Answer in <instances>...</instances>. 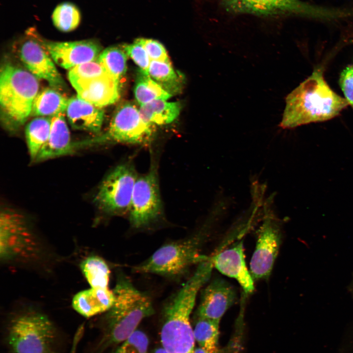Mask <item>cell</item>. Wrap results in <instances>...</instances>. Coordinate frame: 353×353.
<instances>
[{
    "mask_svg": "<svg viewBox=\"0 0 353 353\" xmlns=\"http://www.w3.org/2000/svg\"><path fill=\"white\" fill-rule=\"evenodd\" d=\"M349 105L345 99L328 85L322 69L316 68L286 97L279 126L283 129L293 128L326 121L338 116Z\"/></svg>",
    "mask_w": 353,
    "mask_h": 353,
    "instance_id": "1",
    "label": "cell"
},
{
    "mask_svg": "<svg viewBox=\"0 0 353 353\" xmlns=\"http://www.w3.org/2000/svg\"><path fill=\"white\" fill-rule=\"evenodd\" d=\"M213 268L211 257L199 263L192 276L165 306L160 339L162 347L170 353H187L194 350L190 316L198 292L209 279Z\"/></svg>",
    "mask_w": 353,
    "mask_h": 353,
    "instance_id": "2",
    "label": "cell"
},
{
    "mask_svg": "<svg viewBox=\"0 0 353 353\" xmlns=\"http://www.w3.org/2000/svg\"><path fill=\"white\" fill-rule=\"evenodd\" d=\"M39 88L37 78L29 71L10 63L1 67L0 104L2 122L8 130H17L30 116Z\"/></svg>",
    "mask_w": 353,
    "mask_h": 353,
    "instance_id": "3",
    "label": "cell"
},
{
    "mask_svg": "<svg viewBox=\"0 0 353 353\" xmlns=\"http://www.w3.org/2000/svg\"><path fill=\"white\" fill-rule=\"evenodd\" d=\"M113 292L114 301L107 311V318L110 341L118 344L136 330L144 318L153 314L154 309L150 298L124 275L119 276Z\"/></svg>",
    "mask_w": 353,
    "mask_h": 353,
    "instance_id": "4",
    "label": "cell"
},
{
    "mask_svg": "<svg viewBox=\"0 0 353 353\" xmlns=\"http://www.w3.org/2000/svg\"><path fill=\"white\" fill-rule=\"evenodd\" d=\"M203 234L166 244L148 259L133 268L137 273L154 274L168 277L184 274L193 265H197L209 257L201 254L205 240Z\"/></svg>",
    "mask_w": 353,
    "mask_h": 353,
    "instance_id": "5",
    "label": "cell"
},
{
    "mask_svg": "<svg viewBox=\"0 0 353 353\" xmlns=\"http://www.w3.org/2000/svg\"><path fill=\"white\" fill-rule=\"evenodd\" d=\"M39 239L24 216L4 209L0 216V258L4 262L29 261L41 253Z\"/></svg>",
    "mask_w": 353,
    "mask_h": 353,
    "instance_id": "6",
    "label": "cell"
},
{
    "mask_svg": "<svg viewBox=\"0 0 353 353\" xmlns=\"http://www.w3.org/2000/svg\"><path fill=\"white\" fill-rule=\"evenodd\" d=\"M55 336L52 322L35 311L17 315L8 328V342L15 353H47Z\"/></svg>",
    "mask_w": 353,
    "mask_h": 353,
    "instance_id": "7",
    "label": "cell"
},
{
    "mask_svg": "<svg viewBox=\"0 0 353 353\" xmlns=\"http://www.w3.org/2000/svg\"><path fill=\"white\" fill-rule=\"evenodd\" d=\"M152 135L151 126L142 119L139 109L125 102L116 110L108 130L98 137L74 143L75 149L108 143L145 144Z\"/></svg>",
    "mask_w": 353,
    "mask_h": 353,
    "instance_id": "8",
    "label": "cell"
},
{
    "mask_svg": "<svg viewBox=\"0 0 353 353\" xmlns=\"http://www.w3.org/2000/svg\"><path fill=\"white\" fill-rule=\"evenodd\" d=\"M228 11L262 16L293 15L322 20H335V8L325 7L301 0H219Z\"/></svg>",
    "mask_w": 353,
    "mask_h": 353,
    "instance_id": "9",
    "label": "cell"
},
{
    "mask_svg": "<svg viewBox=\"0 0 353 353\" xmlns=\"http://www.w3.org/2000/svg\"><path fill=\"white\" fill-rule=\"evenodd\" d=\"M138 176L128 164L117 166L103 180L95 197L98 207L105 213L120 215L129 211Z\"/></svg>",
    "mask_w": 353,
    "mask_h": 353,
    "instance_id": "10",
    "label": "cell"
},
{
    "mask_svg": "<svg viewBox=\"0 0 353 353\" xmlns=\"http://www.w3.org/2000/svg\"><path fill=\"white\" fill-rule=\"evenodd\" d=\"M161 209L157 177L152 168L135 181L129 210L130 224L135 228L145 227L158 218Z\"/></svg>",
    "mask_w": 353,
    "mask_h": 353,
    "instance_id": "11",
    "label": "cell"
},
{
    "mask_svg": "<svg viewBox=\"0 0 353 353\" xmlns=\"http://www.w3.org/2000/svg\"><path fill=\"white\" fill-rule=\"evenodd\" d=\"M257 232L255 250L250 264L253 280L266 279L270 276L281 243V231L274 216L267 215Z\"/></svg>",
    "mask_w": 353,
    "mask_h": 353,
    "instance_id": "12",
    "label": "cell"
},
{
    "mask_svg": "<svg viewBox=\"0 0 353 353\" xmlns=\"http://www.w3.org/2000/svg\"><path fill=\"white\" fill-rule=\"evenodd\" d=\"M27 31L39 42L53 61L66 69L96 60L102 51L101 45L96 40L55 42L43 38L34 28Z\"/></svg>",
    "mask_w": 353,
    "mask_h": 353,
    "instance_id": "13",
    "label": "cell"
},
{
    "mask_svg": "<svg viewBox=\"0 0 353 353\" xmlns=\"http://www.w3.org/2000/svg\"><path fill=\"white\" fill-rule=\"evenodd\" d=\"M26 36L21 41L19 49L20 58L24 65L33 75L47 81L53 89H64L65 82L49 54L27 31Z\"/></svg>",
    "mask_w": 353,
    "mask_h": 353,
    "instance_id": "14",
    "label": "cell"
},
{
    "mask_svg": "<svg viewBox=\"0 0 353 353\" xmlns=\"http://www.w3.org/2000/svg\"><path fill=\"white\" fill-rule=\"evenodd\" d=\"M237 298L236 291L230 283L221 278H215L202 293L197 317L220 322Z\"/></svg>",
    "mask_w": 353,
    "mask_h": 353,
    "instance_id": "15",
    "label": "cell"
},
{
    "mask_svg": "<svg viewBox=\"0 0 353 353\" xmlns=\"http://www.w3.org/2000/svg\"><path fill=\"white\" fill-rule=\"evenodd\" d=\"M211 259L213 267L223 275L236 279L245 294L254 291V280L246 266L242 240L220 252Z\"/></svg>",
    "mask_w": 353,
    "mask_h": 353,
    "instance_id": "16",
    "label": "cell"
},
{
    "mask_svg": "<svg viewBox=\"0 0 353 353\" xmlns=\"http://www.w3.org/2000/svg\"><path fill=\"white\" fill-rule=\"evenodd\" d=\"M119 82L109 75L81 81L73 86L77 96L100 108L116 102L120 97Z\"/></svg>",
    "mask_w": 353,
    "mask_h": 353,
    "instance_id": "17",
    "label": "cell"
},
{
    "mask_svg": "<svg viewBox=\"0 0 353 353\" xmlns=\"http://www.w3.org/2000/svg\"><path fill=\"white\" fill-rule=\"evenodd\" d=\"M66 112L68 121L73 128L95 133L100 132L104 115L101 108L76 96L68 100Z\"/></svg>",
    "mask_w": 353,
    "mask_h": 353,
    "instance_id": "18",
    "label": "cell"
},
{
    "mask_svg": "<svg viewBox=\"0 0 353 353\" xmlns=\"http://www.w3.org/2000/svg\"><path fill=\"white\" fill-rule=\"evenodd\" d=\"M75 151L69 128L64 113L51 117L50 130L48 140L39 152L35 161L51 159Z\"/></svg>",
    "mask_w": 353,
    "mask_h": 353,
    "instance_id": "19",
    "label": "cell"
},
{
    "mask_svg": "<svg viewBox=\"0 0 353 353\" xmlns=\"http://www.w3.org/2000/svg\"><path fill=\"white\" fill-rule=\"evenodd\" d=\"M114 301L113 291L107 288H93L76 294L72 300V306L79 314L90 317L107 311Z\"/></svg>",
    "mask_w": 353,
    "mask_h": 353,
    "instance_id": "20",
    "label": "cell"
},
{
    "mask_svg": "<svg viewBox=\"0 0 353 353\" xmlns=\"http://www.w3.org/2000/svg\"><path fill=\"white\" fill-rule=\"evenodd\" d=\"M139 109L143 120L152 126L173 122L180 113L181 105L179 102L156 100L140 105Z\"/></svg>",
    "mask_w": 353,
    "mask_h": 353,
    "instance_id": "21",
    "label": "cell"
},
{
    "mask_svg": "<svg viewBox=\"0 0 353 353\" xmlns=\"http://www.w3.org/2000/svg\"><path fill=\"white\" fill-rule=\"evenodd\" d=\"M68 100L59 92L46 88L38 92L35 97L30 116L53 117L66 111Z\"/></svg>",
    "mask_w": 353,
    "mask_h": 353,
    "instance_id": "22",
    "label": "cell"
},
{
    "mask_svg": "<svg viewBox=\"0 0 353 353\" xmlns=\"http://www.w3.org/2000/svg\"><path fill=\"white\" fill-rule=\"evenodd\" d=\"M148 74L172 96L180 93L182 89L183 78L174 70L171 62L151 60Z\"/></svg>",
    "mask_w": 353,
    "mask_h": 353,
    "instance_id": "23",
    "label": "cell"
},
{
    "mask_svg": "<svg viewBox=\"0 0 353 353\" xmlns=\"http://www.w3.org/2000/svg\"><path fill=\"white\" fill-rule=\"evenodd\" d=\"M51 117H37L32 119L25 127L27 145L32 161H35L41 148L49 136Z\"/></svg>",
    "mask_w": 353,
    "mask_h": 353,
    "instance_id": "24",
    "label": "cell"
},
{
    "mask_svg": "<svg viewBox=\"0 0 353 353\" xmlns=\"http://www.w3.org/2000/svg\"><path fill=\"white\" fill-rule=\"evenodd\" d=\"M80 267L91 287H108L110 270L103 259L90 256L82 261Z\"/></svg>",
    "mask_w": 353,
    "mask_h": 353,
    "instance_id": "25",
    "label": "cell"
},
{
    "mask_svg": "<svg viewBox=\"0 0 353 353\" xmlns=\"http://www.w3.org/2000/svg\"><path fill=\"white\" fill-rule=\"evenodd\" d=\"M193 329L195 341L199 347L208 353L218 351V342L219 336L220 322L197 317Z\"/></svg>",
    "mask_w": 353,
    "mask_h": 353,
    "instance_id": "26",
    "label": "cell"
},
{
    "mask_svg": "<svg viewBox=\"0 0 353 353\" xmlns=\"http://www.w3.org/2000/svg\"><path fill=\"white\" fill-rule=\"evenodd\" d=\"M137 102L143 105L156 100H167L172 96L165 91L148 74L139 71L134 89Z\"/></svg>",
    "mask_w": 353,
    "mask_h": 353,
    "instance_id": "27",
    "label": "cell"
},
{
    "mask_svg": "<svg viewBox=\"0 0 353 353\" xmlns=\"http://www.w3.org/2000/svg\"><path fill=\"white\" fill-rule=\"evenodd\" d=\"M127 55L122 47H109L103 50L97 60L108 75L120 81L127 70Z\"/></svg>",
    "mask_w": 353,
    "mask_h": 353,
    "instance_id": "28",
    "label": "cell"
},
{
    "mask_svg": "<svg viewBox=\"0 0 353 353\" xmlns=\"http://www.w3.org/2000/svg\"><path fill=\"white\" fill-rule=\"evenodd\" d=\"M54 26L60 31L69 32L77 27L81 20L78 8L74 4L66 2L58 4L51 16Z\"/></svg>",
    "mask_w": 353,
    "mask_h": 353,
    "instance_id": "29",
    "label": "cell"
},
{
    "mask_svg": "<svg viewBox=\"0 0 353 353\" xmlns=\"http://www.w3.org/2000/svg\"><path fill=\"white\" fill-rule=\"evenodd\" d=\"M107 74L103 67L97 59L78 65L69 70L68 77L73 86L78 82Z\"/></svg>",
    "mask_w": 353,
    "mask_h": 353,
    "instance_id": "30",
    "label": "cell"
},
{
    "mask_svg": "<svg viewBox=\"0 0 353 353\" xmlns=\"http://www.w3.org/2000/svg\"><path fill=\"white\" fill-rule=\"evenodd\" d=\"M149 342L147 335L136 330L122 342L114 353H148Z\"/></svg>",
    "mask_w": 353,
    "mask_h": 353,
    "instance_id": "31",
    "label": "cell"
},
{
    "mask_svg": "<svg viewBox=\"0 0 353 353\" xmlns=\"http://www.w3.org/2000/svg\"><path fill=\"white\" fill-rule=\"evenodd\" d=\"M122 48L139 67L140 71L148 74L151 60L143 46L135 40L132 44L123 45Z\"/></svg>",
    "mask_w": 353,
    "mask_h": 353,
    "instance_id": "32",
    "label": "cell"
},
{
    "mask_svg": "<svg viewBox=\"0 0 353 353\" xmlns=\"http://www.w3.org/2000/svg\"><path fill=\"white\" fill-rule=\"evenodd\" d=\"M136 40L143 46L151 60L170 62L165 48L158 41L144 38Z\"/></svg>",
    "mask_w": 353,
    "mask_h": 353,
    "instance_id": "33",
    "label": "cell"
},
{
    "mask_svg": "<svg viewBox=\"0 0 353 353\" xmlns=\"http://www.w3.org/2000/svg\"><path fill=\"white\" fill-rule=\"evenodd\" d=\"M339 84L345 99L353 109V65H349L341 72Z\"/></svg>",
    "mask_w": 353,
    "mask_h": 353,
    "instance_id": "34",
    "label": "cell"
},
{
    "mask_svg": "<svg viewBox=\"0 0 353 353\" xmlns=\"http://www.w3.org/2000/svg\"><path fill=\"white\" fill-rule=\"evenodd\" d=\"M194 353H208L204 350L201 348L200 347H197L194 350ZM214 353H225L224 350L219 349L216 352Z\"/></svg>",
    "mask_w": 353,
    "mask_h": 353,
    "instance_id": "35",
    "label": "cell"
},
{
    "mask_svg": "<svg viewBox=\"0 0 353 353\" xmlns=\"http://www.w3.org/2000/svg\"><path fill=\"white\" fill-rule=\"evenodd\" d=\"M150 353H170L166 349L163 347L162 348H158L152 351Z\"/></svg>",
    "mask_w": 353,
    "mask_h": 353,
    "instance_id": "36",
    "label": "cell"
},
{
    "mask_svg": "<svg viewBox=\"0 0 353 353\" xmlns=\"http://www.w3.org/2000/svg\"><path fill=\"white\" fill-rule=\"evenodd\" d=\"M194 353V350L192 351L189 352L188 353Z\"/></svg>",
    "mask_w": 353,
    "mask_h": 353,
    "instance_id": "37",
    "label": "cell"
}]
</instances>
